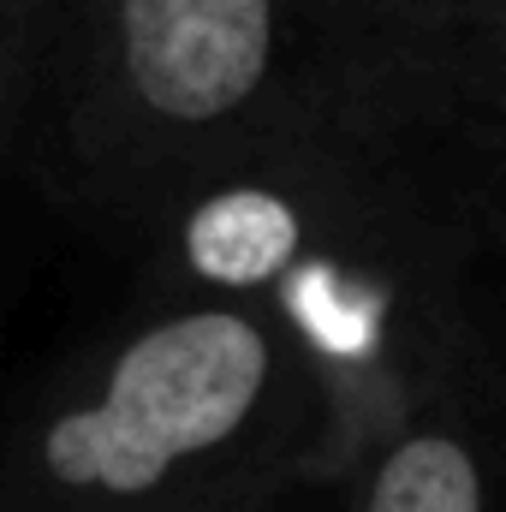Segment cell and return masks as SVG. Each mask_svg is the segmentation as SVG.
<instances>
[{"instance_id":"cell-1","label":"cell","mask_w":506,"mask_h":512,"mask_svg":"<svg viewBox=\"0 0 506 512\" xmlns=\"http://www.w3.org/2000/svg\"><path fill=\"white\" fill-rule=\"evenodd\" d=\"M506 102H423L209 167L131 227L155 292L262 316L310 387V489L483 364V191Z\"/></svg>"},{"instance_id":"cell-2","label":"cell","mask_w":506,"mask_h":512,"mask_svg":"<svg viewBox=\"0 0 506 512\" xmlns=\"http://www.w3.org/2000/svg\"><path fill=\"white\" fill-rule=\"evenodd\" d=\"M423 102H506L471 0H42L18 161L131 233L221 161Z\"/></svg>"},{"instance_id":"cell-3","label":"cell","mask_w":506,"mask_h":512,"mask_svg":"<svg viewBox=\"0 0 506 512\" xmlns=\"http://www.w3.org/2000/svg\"><path fill=\"white\" fill-rule=\"evenodd\" d=\"M310 441V387L262 316L149 292L12 417L0 512H286Z\"/></svg>"},{"instance_id":"cell-4","label":"cell","mask_w":506,"mask_h":512,"mask_svg":"<svg viewBox=\"0 0 506 512\" xmlns=\"http://www.w3.org/2000/svg\"><path fill=\"white\" fill-rule=\"evenodd\" d=\"M483 364L435 387L340 477L346 512H495Z\"/></svg>"},{"instance_id":"cell-5","label":"cell","mask_w":506,"mask_h":512,"mask_svg":"<svg viewBox=\"0 0 506 512\" xmlns=\"http://www.w3.org/2000/svg\"><path fill=\"white\" fill-rule=\"evenodd\" d=\"M42 54V0H0V167L18 161Z\"/></svg>"},{"instance_id":"cell-6","label":"cell","mask_w":506,"mask_h":512,"mask_svg":"<svg viewBox=\"0 0 506 512\" xmlns=\"http://www.w3.org/2000/svg\"><path fill=\"white\" fill-rule=\"evenodd\" d=\"M483 227H489V251L506 256V149L495 155V173L483 191Z\"/></svg>"},{"instance_id":"cell-7","label":"cell","mask_w":506,"mask_h":512,"mask_svg":"<svg viewBox=\"0 0 506 512\" xmlns=\"http://www.w3.org/2000/svg\"><path fill=\"white\" fill-rule=\"evenodd\" d=\"M477 6V18L489 24V36L501 42V54H506V0H471Z\"/></svg>"}]
</instances>
